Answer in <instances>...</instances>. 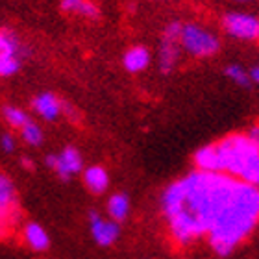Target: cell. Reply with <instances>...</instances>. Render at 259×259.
<instances>
[{
  "label": "cell",
  "mask_w": 259,
  "mask_h": 259,
  "mask_svg": "<svg viewBox=\"0 0 259 259\" xmlns=\"http://www.w3.org/2000/svg\"><path fill=\"white\" fill-rule=\"evenodd\" d=\"M257 221L259 187L241 182L233 200L207 233L211 248L219 255L232 254V250L254 230Z\"/></svg>",
  "instance_id": "6da1fadb"
},
{
  "label": "cell",
  "mask_w": 259,
  "mask_h": 259,
  "mask_svg": "<svg viewBox=\"0 0 259 259\" xmlns=\"http://www.w3.org/2000/svg\"><path fill=\"white\" fill-rule=\"evenodd\" d=\"M222 172L259 187V143L248 134H233L217 143Z\"/></svg>",
  "instance_id": "7a4b0ae2"
},
{
  "label": "cell",
  "mask_w": 259,
  "mask_h": 259,
  "mask_svg": "<svg viewBox=\"0 0 259 259\" xmlns=\"http://www.w3.org/2000/svg\"><path fill=\"white\" fill-rule=\"evenodd\" d=\"M182 49L194 58H211L221 50V41L207 28L187 22L182 30Z\"/></svg>",
  "instance_id": "3957f363"
},
{
  "label": "cell",
  "mask_w": 259,
  "mask_h": 259,
  "mask_svg": "<svg viewBox=\"0 0 259 259\" xmlns=\"http://www.w3.org/2000/svg\"><path fill=\"white\" fill-rule=\"evenodd\" d=\"M182 30H184V24L180 21L168 22L167 26H165V30H163L159 52H157L159 70H161L163 74L172 72L180 60V52H182Z\"/></svg>",
  "instance_id": "277c9868"
},
{
  "label": "cell",
  "mask_w": 259,
  "mask_h": 259,
  "mask_svg": "<svg viewBox=\"0 0 259 259\" xmlns=\"http://www.w3.org/2000/svg\"><path fill=\"white\" fill-rule=\"evenodd\" d=\"M222 30L239 41H257L259 39V17L246 11H228L222 15Z\"/></svg>",
  "instance_id": "5b68a950"
},
{
  "label": "cell",
  "mask_w": 259,
  "mask_h": 259,
  "mask_svg": "<svg viewBox=\"0 0 259 259\" xmlns=\"http://www.w3.org/2000/svg\"><path fill=\"white\" fill-rule=\"evenodd\" d=\"M21 43L11 30L0 32V76H13L21 69Z\"/></svg>",
  "instance_id": "8992f818"
},
{
  "label": "cell",
  "mask_w": 259,
  "mask_h": 259,
  "mask_svg": "<svg viewBox=\"0 0 259 259\" xmlns=\"http://www.w3.org/2000/svg\"><path fill=\"white\" fill-rule=\"evenodd\" d=\"M47 165L54 168L63 180H69L72 174L81 170V156L76 148L69 146V148H65V150L61 152L60 156L47 157Z\"/></svg>",
  "instance_id": "52a82bcc"
},
{
  "label": "cell",
  "mask_w": 259,
  "mask_h": 259,
  "mask_svg": "<svg viewBox=\"0 0 259 259\" xmlns=\"http://www.w3.org/2000/svg\"><path fill=\"white\" fill-rule=\"evenodd\" d=\"M91 233L100 246H109L117 241L120 230L117 221H102L97 213H91Z\"/></svg>",
  "instance_id": "ba28073f"
},
{
  "label": "cell",
  "mask_w": 259,
  "mask_h": 259,
  "mask_svg": "<svg viewBox=\"0 0 259 259\" xmlns=\"http://www.w3.org/2000/svg\"><path fill=\"white\" fill-rule=\"evenodd\" d=\"M148 63H150V52L141 45L128 49L122 56V65L128 72H141L148 67Z\"/></svg>",
  "instance_id": "9c48e42d"
},
{
  "label": "cell",
  "mask_w": 259,
  "mask_h": 259,
  "mask_svg": "<svg viewBox=\"0 0 259 259\" xmlns=\"http://www.w3.org/2000/svg\"><path fill=\"white\" fill-rule=\"evenodd\" d=\"M194 163L198 170H205V172H222L221 168V157L217 152L215 145H207L204 148H200L194 154Z\"/></svg>",
  "instance_id": "30bf717a"
},
{
  "label": "cell",
  "mask_w": 259,
  "mask_h": 259,
  "mask_svg": "<svg viewBox=\"0 0 259 259\" xmlns=\"http://www.w3.org/2000/svg\"><path fill=\"white\" fill-rule=\"evenodd\" d=\"M33 109H35L43 119L54 120L61 111V102L52 95V93H43V95L35 97V100H33Z\"/></svg>",
  "instance_id": "8fae6325"
},
{
  "label": "cell",
  "mask_w": 259,
  "mask_h": 259,
  "mask_svg": "<svg viewBox=\"0 0 259 259\" xmlns=\"http://www.w3.org/2000/svg\"><path fill=\"white\" fill-rule=\"evenodd\" d=\"M83 182H85V185L89 187L91 193L100 194L108 189L109 178H108V172L102 167H89L83 172Z\"/></svg>",
  "instance_id": "7c38bea8"
},
{
  "label": "cell",
  "mask_w": 259,
  "mask_h": 259,
  "mask_svg": "<svg viewBox=\"0 0 259 259\" xmlns=\"http://www.w3.org/2000/svg\"><path fill=\"white\" fill-rule=\"evenodd\" d=\"M24 239H26V243L30 244L32 250L41 252V250L49 248V243H50L49 235H47V232H45L39 224H35V222H30V224L24 228Z\"/></svg>",
  "instance_id": "4fadbf2b"
},
{
  "label": "cell",
  "mask_w": 259,
  "mask_h": 259,
  "mask_svg": "<svg viewBox=\"0 0 259 259\" xmlns=\"http://www.w3.org/2000/svg\"><path fill=\"white\" fill-rule=\"evenodd\" d=\"M61 10L67 13H78L87 19H97L98 8L91 0H61Z\"/></svg>",
  "instance_id": "5bb4252c"
},
{
  "label": "cell",
  "mask_w": 259,
  "mask_h": 259,
  "mask_svg": "<svg viewBox=\"0 0 259 259\" xmlns=\"http://www.w3.org/2000/svg\"><path fill=\"white\" fill-rule=\"evenodd\" d=\"M128 211H130V200L126 194L122 193H117L113 194L108 202V213L109 217L113 219V221L120 222L124 221L126 217H128Z\"/></svg>",
  "instance_id": "9a60e30c"
},
{
  "label": "cell",
  "mask_w": 259,
  "mask_h": 259,
  "mask_svg": "<svg viewBox=\"0 0 259 259\" xmlns=\"http://www.w3.org/2000/svg\"><path fill=\"white\" fill-rule=\"evenodd\" d=\"M13 200H15L13 184L10 182V178L0 176V211H2V219L8 215L10 207L13 205Z\"/></svg>",
  "instance_id": "2e32d148"
},
{
  "label": "cell",
  "mask_w": 259,
  "mask_h": 259,
  "mask_svg": "<svg viewBox=\"0 0 259 259\" xmlns=\"http://www.w3.org/2000/svg\"><path fill=\"white\" fill-rule=\"evenodd\" d=\"M2 113H4L6 122H8L11 128H24V126L30 122V120H28V115L24 113V111H21L19 108H13V106H6Z\"/></svg>",
  "instance_id": "e0dca14e"
},
{
  "label": "cell",
  "mask_w": 259,
  "mask_h": 259,
  "mask_svg": "<svg viewBox=\"0 0 259 259\" xmlns=\"http://www.w3.org/2000/svg\"><path fill=\"white\" fill-rule=\"evenodd\" d=\"M226 76L230 78L232 81H235L237 85L241 87H248L252 83V76H250L248 70H244L241 65H228L226 69H224Z\"/></svg>",
  "instance_id": "ac0fdd59"
},
{
  "label": "cell",
  "mask_w": 259,
  "mask_h": 259,
  "mask_svg": "<svg viewBox=\"0 0 259 259\" xmlns=\"http://www.w3.org/2000/svg\"><path fill=\"white\" fill-rule=\"evenodd\" d=\"M21 130H22V139L26 141L28 145H33V146L41 145V141H43V132H41V128H39L37 124L28 122V124Z\"/></svg>",
  "instance_id": "d6986e66"
},
{
  "label": "cell",
  "mask_w": 259,
  "mask_h": 259,
  "mask_svg": "<svg viewBox=\"0 0 259 259\" xmlns=\"http://www.w3.org/2000/svg\"><path fill=\"white\" fill-rule=\"evenodd\" d=\"M0 143H2V150H4L6 154H10V152L15 150V141H13V137H11L10 134H4V135H2Z\"/></svg>",
  "instance_id": "ffe728a7"
},
{
  "label": "cell",
  "mask_w": 259,
  "mask_h": 259,
  "mask_svg": "<svg viewBox=\"0 0 259 259\" xmlns=\"http://www.w3.org/2000/svg\"><path fill=\"white\" fill-rule=\"evenodd\" d=\"M248 135H250V137H252L254 141H257V143H259V124L252 126V128H250V132H248Z\"/></svg>",
  "instance_id": "44dd1931"
},
{
  "label": "cell",
  "mask_w": 259,
  "mask_h": 259,
  "mask_svg": "<svg viewBox=\"0 0 259 259\" xmlns=\"http://www.w3.org/2000/svg\"><path fill=\"white\" fill-rule=\"evenodd\" d=\"M250 76H252V81L259 83V67H254V69L250 70Z\"/></svg>",
  "instance_id": "7402d4cb"
},
{
  "label": "cell",
  "mask_w": 259,
  "mask_h": 259,
  "mask_svg": "<svg viewBox=\"0 0 259 259\" xmlns=\"http://www.w3.org/2000/svg\"><path fill=\"white\" fill-rule=\"evenodd\" d=\"M230 2H235V4H250V2H255V0H230Z\"/></svg>",
  "instance_id": "603a6c76"
},
{
  "label": "cell",
  "mask_w": 259,
  "mask_h": 259,
  "mask_svg": "<svg viewBox=\"0 0 259 259\" xmlns=\"http://www.w3.org/2000/svg\"><path fill=\"white\" fill-rule=\"evenodd\" d=\"M22 165H24L26 168H32V163L28 161V157H24V159H22Z\"/></svg>",
  "instance_id": "cb8c5ba5"
}]
</instances>
